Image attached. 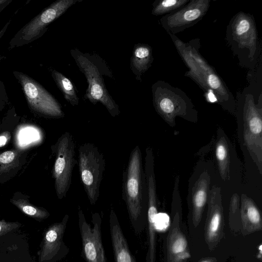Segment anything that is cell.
Returning a JSON list of instances; mask_svg holds the SVG:
<instances>
[{
	"mask_svg": "<svg viewBox=\"0 0 262 262\" xmlns=\"http://www.w3.org/2000/svg\"><path fill=\"white\" fill-rule=\"evenodd\" d=\"M168 34L189 69L184 75L193 80L206 94H213L215 102L235 116L236 100L222 78L199 53L200 39L184 42L175 35Z\"/></svg>",
	"mask_w": 262,
	"mask_h": 262,
	"instance_id": "cell-1",
	"label": "cell"
},
{
	"mask_svg": "<svg viewBox=\"0 0 262 262\" xmlns=\"http://www.w3.org/2000/svg\"><path fill=\"white\" fill-rule=\"evenodd\" d=\"M122 197L133 230L140 234L146 224L147 193L142 152L139 145L132 149L123 172Z\"/></svg>",
	"mask_w": 262,
	"mask_h": 262,
	"instance_id": "cell-2",
	"label": "cell"
},
{
	"mask_svg": "<svg viewBox=\"0 0 262 262\" xmlns=\"http://www.w3.org/2000/svg\"><path fill=\"white\" fill-rule=\"evenodd\" d=\"M225 39L240 66L253 72L258 68L261 45L253 15L241 11L233 16L227 26Z\"/></svg>",
	"mask_w": 262,
	"mask_h": 262,
	"instance_id": "cell-3",
	"label": "cell"
},
{
	"mask_svg": "<svg viewBox=\"0 0 262 262\" xmlns=\"http://www.w3.org/2000/svg\"><path fill=\"white\" fill-rule=\"evenodd\" d=\"M71 54L87 80L85 98L93 104L101 103L112 117L118 116L120 113L119 106L108 92L102 77L104 74L113 77L104 61L97 55L83 53L77 49H72Z\"/></svg>",
	"mask_w": 262,
	"mask_h": 262,
	"instance_id": "cell-4",
	"label": "cell"
},
{
	"mask_svg": "<svg viewBox=\"0 0 262 262\" xmlns=\"http://www.w3.org/2000/svg\"><path fill=\"white\" fill-rule=\"evenodd\" d=\"M236 113L240 114L246 147L258 171L262 174V97L255 103L254 95L247 88L236 94Z\"/></svg>",
	"mask_w": 262,
	"mask_h": 262,
	"instance_id": "cell-5",
	"label": "cell"
},
{
	"mask_svg": "<svg viewBox=\"0 0 262 262\" xmlns=\"http://www.w3.org/2000/svg\"><path fill=\"white\" fill-rule=\"evenodd\" d=\"M151 92L155 111L171 127L176 126L177 117L193 123L198 122V111L181 89L160 80L152 84Z\"/></svg>",
	"mask_w": 262,
	"mask_h": 262,
	"instance_id": "cell-6",
	"label": "cell"
},
{
	"mask_svg": "<svg viewBox=\"0 0 262 262\" xmlns=\"http://www.w3.org/2000/svg\"><path fill=\"white\" fill-rule=\"evenodd\" d=\"M78 167L81 183L92 205L100 195V187L105 168L103 153L94 144L86 142L78 149Z\"/></svg>",
	"mask_w": 262,
	"mask_h": 262,
	"instance_id": "cell-7",
	"label": "cell"
},
{
	"mask_svg": "<svg viewBox=\"0 0 262 262\" xmlns=\"http://www.w3.org/2000/svg\"><path fill=\"white\" fill-rule=\"evenodd\" d=\"M180 177L174 179L171 203L172 222L164 244V262H188L190 252L187 237L182 229Z\"/></svg>",
	"mask_w": 262,
	"mask_h": 262,
	"instance_id": "cell-8",
	"label": "cell"
},
{
	"mask_svg": "<svg viewBox=\"0 0 262 262\" xmlns=\"http://www.w3.org/2000/svg\"><path fill=\"white\" fill-rule=\"evenodd\" d=\"M75 143L69 132L63 133L55 145V159L52 174L58 198H64L72 183L73 171L77 161L75 159Z\"/></svg>",
	"mask_w": 262,
	"mask_h": 262,
	"instance_id": "cell-9",
	"label": "cell"
},
{
	"mask_svg": "<svg viewBox=\"0 0 262 262\" xmlns=\"http://www.w3.org/2000/svg\"><path fill=\"white\" fill-rule=\"evenodd\" d=\"M82 0H58L25 25L11 40L12 48L30 42L41 36L47 27L72 6Z\"/></svg>",
	"mask_w": 262,
	"mask_h": 262,
	"instance_id": "cell-10",
	"label": "cell"
},
{
	"mask_svg": "<svg viewBox=\"0 0 262 262\" xmlns=\"http://www.w3.org/2000/svg\"><path fill=\"white\" fill-rule=\"evenodd\" d=\"M30 108L43 116L55 118L64 116L60 104L38 82L21 72H14Z\"/></svg>",
	"mask_w": 262,
	"mask_h": 262,
	"instance_id": "cell-11",
	"label": "cell"
},
{
	"mask_svg": "<svg viewBox=\"0 0 262 262\" xmlns=\"http://www.w3.org/2000/svg\"><path fill=\"white\" fill-rule=\"evenodd\" d=\"M78 225L82 244V255L86 262H106L102 241L100 215L95 212L92 215V225L88 223L84 214L78 207Z\"/></svg>",
	"mask_w": 262,
	"mask_h": 262,
	"instance_id": "cell-12",
	"label": "cell"
},
{
	"mask_svg": "<svg viewBox=\"0 0 262 262\" xmlns=\"http://www.w3.org/2000/svg\"><path fill=\"white\" fill-rule=\"evenodd\" d=\"M210 2V0H190L180 9L161 17L159 24L168 34L175 35L183 32L202 19L209 9Z\"/></svg>",
	"mask_w": 262,
	"mask_h": 262,
	"instance_id": "cell-13",
	"label": "cell"
},
{
	"mask_svg": "<svg viewBox=\"0 0 262 262\" xmlns=\"http://www.w3.org/2000/svg\"><path fill=\"white\" fill-rule=\"evenodd\" d=\"M204 227L205 242L211 251L214 250L224 236V217L221 188L213 185L210 189Z\"/></svg>",
	"mask_w": 262,
	"mask_h": 262,
	"instance_id": "cell-14",
	"label": "cell"
},
{
	"mask_svg": "<svg viewBox=\"0 0 262 262\" xmlns=\"http://www.w3.org/2000/svg\"><path fill=\"white\" fill-rule=\"evenodd\" d=\"M211 177L208 171L200 174L188 195L189 215L191 224L196 227L200 223L205 208L207 204Z\"/></svg>",
	"mask_w": 262,
	"mask_h": 262,
	"instance_id": "cell-15",
	"label": "cell"
},
{
	"mask_svg": "<svg viewBox=\"0 0 262 262\" xmlns=\"http://www.w3.org/2000/svg\"><path fill=\"white\" fill-rule=\"evenodd\" d=\"M69 215L66 214L61 222L53 225L46 232L44 259L48 262L59 261L69 254L70 249L63 241Z\"/></svg>",
	"mask_w": 262,
	"mask_h": 262,
	"instance_id": "cell-16",
	"label": "cell"
},
{
	"mask_svg": "<svg viewBox=\"0 0 262 262\" xmlns=\"http://www.w3.org/2000/svg\"><path fill=\"white\" fill-rule=\"evenodd\" d=\"M109 225L115 262H136L124 235L117 215L113 208L110 211Z\"/></svg>",
	"mask_w": 262,
	"mask_h": 262,
	"instance_id": "cell-17",
	"label": "cell"
},
{
	"mask_svg": "<svg viewBox=\"0 0 262 262\" xmlns=\"http://www.w3.org/2000/svg\"><path fill=\"white\" fill-rule=\"evenodd\" d=\"M241 232L246 235L262 229L261 211L255 202L246 194L240 196Z\"/></svg>",
	"mask_w": 262,
	"mask_h": 262,
	"instance_id": "cell-18",
	"label": "cell"
},
{
	"mask_svg": "<svg viewBox=\"0 0 262 262\" xmlns=\"http://www.w3.org/2000/svg\"><path fill=\"white\" fill-rule=\"evenodd\" d=\"M154 60L151 47L144 43L135 45L130 58V67L137 80L141 81V76L151 66Z\"/></svg>",
	"mask_w": 262,
	"mask_h": 262,
	"instance_id": "cell-19",
	"label": "cell"
},
{
	"mask_svg": "<svg viewBox=\"0 0 262 262\" xmlns=\"http://www.w3.org/2000/svg\"><path fill=\"white\" fill-rule=\"evenodd\" d=\"M215 156L222 179L225 181L230 178V157L227 136L222 128L217 131L215 143Z\"/></svg>",
	"mask_w": 262,
	"mask_h": 262,
	"instance_id": "cell-20",
	"label": "cell"
},
{
	"mask_svg": "<svg viewBox=\"0 0 262 262\" xmlns=\"http://www.w3.org/2000/svg\"><path fill=\"white\" fill-rule=\"evenodd\" d=\"M51 75L57 86L62 93L65 99L73 106L77 105L79 103V98L72 81L62 74L55 70H52Z\"/></svg>",
	"mask_w": 262,
	"mask_h": 262,
	"instance_id": "cell-21",
	"label": "cell"
},
{
	"mask_svg": "<svg viewBox=\"0 0 262 262\" xmlns=\"http://www.w3.org/2000/svg\"><path fill=\"white\" fill-rule=\"evenodd\" d=\"M190 0H156L152 4L151 14L155 16L166 15L184 7Z\"/></svg>",
	"mask_w": 262,
	"mask_h": 262,
	"instance_id": "cell-22",
	"label": "cell"
},
{
	"mask_svg": "<svg viewBox=\"0 0 262 262\" xmlns=\"http://www.w3.org/2000/svg\"><path fill=\"white\" fill-rule=\"evenodd\" d=\"M229 224L234 231L241 229L240 196L237 193H233L230 199L229 210Z\"/></svg>",
	"mask_w": 262,
	"mask_h": 262,
	"instance_id": "cell-23",
	"label": "cell"
},
{
	"mask_svg": "<svg viewBox=\"0 0 262 262\" xmlns=\"http://www.w3.org/2000/svg\"><path fill=\"white\" fill-rule=\"evenodd\" d=\"M12 202L23 212L28 215L39 218L47 217L49 215L47 211L34 207L25 200L21 199L12 200Z\"/></svg>",
	"mask_w": 262,
	"mask_h": 262,
	"instance_id": "cell-24",
	"label": "cell"
},
{
	"mask_svg": "<svg viewBox=\"0 0 262 262\" xmlns=\"http://www.w3.org/2000/svg\"><path fill=\"white\" fill-rule=\"evenodd\" d=\"M169 225V217L164 213L157 215L156 220V230L163 231L167 229Z\"/></svg>",
	"mask_w": 262,
	"mask_h": 262,
	"instance_id": "cell-25",
	"label": "cell"
},
{
	"mask_svg": "<svg viewBox=\"0 0 262 262\" xmlns=\"http://www.w3.org/2000/svg\"><path fill=\"white\" fill-rule=\"evenodd\" d=\"M16 154L14 151L7 150L0 154V165L11 164L16 158Z\"/></svg>",
	"mask_w": 262,
	"mask_h": 262,
	"instance_id": "cell-26",
	"label": "cell"
},
{
	"mask_svg": "<svg viewBox=\"0 0 262 262\" xmlns=\"http://www.w3.org/2000/svg\"><path fill=\"white\" fill-rule=\"evenodd\" d=\"M10 138L9 132H6L0 134V147L5 146Z\"/></svg>",
	"mask_w": 262,
	"mask_h": 262,
	"instance_id": "cell-27",
	"label": "cell"
},
{
	"mask_svg": "<svg viewBox=\"0 0 262 262\" xmlns=\"http://www.w3.org/2000/svg\"><path fill=\"white\" fill-rule=\"evenodd\" d=\"M11 2V0H0V12Z\"/></svg>",
	"mask_w": 262,
	"mask_h": 262,
	"instance_id": "cell-28",
	"label": "cell"
},
{
	"mask_svg": "<svg viewBox=\"0 0 262 262\" xmlns=\"http://www.w3.org/2000/svg\"><path fill=\"white\" fill-rule=\"evenodd\" d=\"M199 262H217V259L215 257H207L205 258Z\"/></svg>",
	"mask_w": 262,
	"mask_h": 262,
	"instance_id": "cell-29",
	"label": "cell"
},
{
	"mask_svg": "<svg viewBox=\"0 0 262 262\" xmlns=\"http://www.w3.org/2000/svg\"><path fill=\"white\" fill-rule=\"evenodd\" d=\"M10 22V21H9L8 23H7L6 24V25L5 26V27L0 31V39L1 38V37L3 36V35L5 33V32L7 29V28L8 26L9 25Z\"/></svg>",
	"mask_w": 262,
	"mask_h": 262,
	"instance_id": "cell-30",
	"label": "cell"
},
{
	"mask_svg": "<svg viewBox=\"0 0 262 262\" xmlns=\"http://www.w3.org/2000/svg\"><path fill=\"white\" fill-rule=\"evenodd\" d=\"M2 225L0 224V231H1L2 230Z\"/></svg>",
	"mask_w": 262,
	"mask_h": 262,
	"instance_id": "cell-31",
	"label": "cell"
},
{
	"mask_svg": "<svg viewBox=\"0 0 262 262\" xmlns=\"http://www.w3.org/2000/svg\"><path fill=\"white\" fill-rule=\"evenodd\" d=\"M1 102H0V107H1Z\"/></svg>",
	"mask_w": 262,
	"mask_h": 262,
	"instance_id": "cell-32",
	"label": "cell"
}]
</instances>
